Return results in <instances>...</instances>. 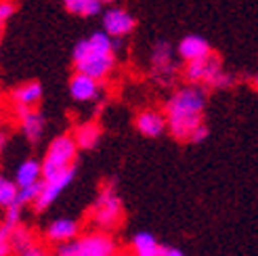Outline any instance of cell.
Returning a JSON list of instances; mask_svg holds the SVG:
<instances>
[{
	"label": "cell",
	"instance_id": "cell-1",
	"mask_svg": "<svg viewBox=\"0 0 258 256\" xmlns=\"http://www.w3.org/2000/svg\"><path fill=\"white\" fill-rule=\"evenodd\" d=\"M206 88L198 84H187L174 91L164 103V113L168 120V133L176 141H189L191 133L204 124Z\"/></svg>",
	"mask_w": 258,
	"mask_h": 256
},
{
	"label": "cell",
	"instance_id": "cell-2",
	"mask_svg": "<svg viewBox=\"0 0 258 256\" xmlns=\"http://www.w3.org/2000/svg\"><path fill=\"white\" fill-rule=\"evenodd\" d=\"M72 61H74V68L76 72L86 74L95 80H105L107 76L111 74L113 66H115V59L113 53H99L90 46L88 38L84 40H78L72 50Z\"/></svg>",
	"mask_w": 258,
	"mask_h": 256
},
{
	"label": "cell",
	"instance_id": "cell-3",
	"mask_svg": "<svg viewBox=\"0 0 258 256\" xmlns=\"http://www.w3.org/2000/svg\"><path fill=\"white\" fill-rule=\"evenodd\" d=\"M78 143L74 135H59L50 141V145L42 160V178H53L61 172H66L76 166V156H78Z\"/></svg>",
	"mask_w": 258,
	"mask_h": 256
},
{
	"label": "cell",
	"instance_id": "cell-4",
	"mask_svg": "<svg viewBox=\"0 0 258 256\" xmlns=\"http://www.w3.org/2000/svg\"><path fill=\"white\" fill-rule=\"evenodd\" d=\"M124 219L122 200L113 191V187H103L90 208V221L99 231H111Z\"/></svg>",
	"mask_w": 258,
	"mask_h": 256
},
{
	"label": "cell",
	"instance_id": "cell-5",
	"mask_svg": "<svg viewBox=\"0 0 258 256\" xmlns=\"http://www.w3.org/2000/svg\"><path fill=\"white\" fill-rule=\"evenodd\" d=\"M115 241L105 231H95L57 246L55 256H113Z\"/></svg>",
	"mask_w": 258,
	"mask_h": 256
},
{
	"label": "cell",
	"instance_id": "cell-6",
	"mask_svg": "<svg viewBox=\"0 0 258 256\" xmlns=\"http://www.w3.org/2000/svg\"><path fill=\"white\" fill-rule=\"evenodd\" d=\"M225 70H223V63H221V57L218 55H208L204 59H198V61H189L185 66V78L189 84H198V86H208L212 88L214 80L221 76Z\"/></svg>",
	"mask_w": 258,
	"mask_h": 256
},
{
	"label": "cell",
	"instance_id": "cell-7",
	"mask_svg": "<svg viewBox=\"0 0 258 256\" xmlns=\"http://www.w3.org/2000/svg\"><path fill=\"white\" fill-rule=\"evenodd\" d=\"M74 176H76V166H74V168H70V170H66V172L57 174V176H53V178H44L40 196H38V200L34 202V210L36 212L46 210L50 204H53L61 196V191L74 181Z\"/></svg>",
	"mask_w": 258,
	"mask_h": 256
},
{
	"label": "cell",
	"instance_id": "cell-8",
	"mask_svg": "<svg viewBox=\"0 0 258 256\" xmlns=\"http://www.w3.org/2000/svg\"><path fill=\"white\" fill-rule=\"evenodd\" d=\"M174 61H172V46L166 40H158L151 50V74L162 82L168 84L174 76Z\"/></svg>",
	"mask_w": 258,
	"mask_h": 256
},
{
	"label": "cell",
	"instance_id": "cell-9",
	"mask_svg": "<svg viewBox=\"0 0 258 256\" xmlns=\"http://www.w3.org/2000/svg\"><path fill=\"white\" fill-rule=\"evenodd\" d=\"M137 25V19L124 9H107L103 13V30H105L111 38H124L128 36Z\"/></svg>",
	"mask_w": 258,
	"mask_h": 256
},
{
	"label": "cell",
	"instance_id": "cell-10",
	"mask_svg": "<svg viewBox=\"0 0 258 256\" xmlns=\"http://www.w3.org/2000/svg\"><path fill=\"white\" fill-rule=\"evenodd\" d=\"M13 109H15L17 124L23 137L30 143H38L44 135V116L38 109H28V107H13Z\"/></svg>",
	"mask_w": 258,
	"mask_h": 256
},
{
	"label": "cell",
	"instance_id": "cell-11",
	"mask_svg": "<svg viewBox=\"0 0 258 256\" xmlns=\"http://www.w3.org/2000/svg\"><path fill=\"white\" fill-rule=\"evenodd\" d=\"M176 50H178V57L183 59L185 63L198 61V59H204V57L212 55L210 42L206 40L204 36H200V34H187V36H183V38H180V42H178V46H176Z\"/></svg>",
	"mask_w": 258,
	"mask_h": 256
},
{
	"label": "cell",
	"instance_id": "cell-12",
	"mask_svg": "<svg viewBox=\"0 0 258 256\" xmlns=\"http://www.w3.org/2000/svg\"><path fill=\"white\" fill-rule=\"evenodd\" d=\"M137 131L147 137V139H156L160 137L166 128H168V120H166V113L164 111H156V109H145L141 111L137 120H135Z\"/></svg>",
	"mask_w": 258,
	"mask_h": 256
},
{
	"label": "cell",
	"instance_id": "cell-13",
	"mask_svg": "<svg viewBox=\"0 0 258 256\" xmlns=\"http://www.w3.org/2000/svg\"><path fill=\"white\" fill-rule=\"evenodd\" d=\"M70 95L72 99L80 101V103H86V101H95L101 95V82L90 78L86 74L76 72L70 80Z\"/></svg>",
	"mask_w": 258,
	"mask_h": 256
},
{
	"label": "cell",
	"instance_id": "cell-14",
	"mask_svg": "<svg viewBox=\"0 0 258 256\" xmlns=\"http://www.w3.org/2000/svg\"><path fill=\"white\" fill-rule=\"evenodd\" d=\"M80 223L76 219H68V216H63V219H55L46 227V239L50 244H68V241H74L76 237H80Z\"/></svg>",
	"mask_w": 258,
	"mask_h": 256
},
{
	"label": "cell",
	"instance_id": "cell-15",
	"mask_svg": "<svg viewBox=\"0 0 258 256\" xmlns=\"http://www.w3.org/2000/svg\"><path fill=\"white\" fill-rule=\"evenodd\" d=\"M9 99L13 107H28V109H34L42 99V84L36 82V80H30V82H23L19 86H15L13 91L9 93Z\"/></svg>",
	"mask_w": 258,
	"mask_h": 256
},
{
	"label": "cell",
	"instance_id": "cell-16",
	"mask_svg": "<svg viewBox=\"0 0 258 256\" xmlns=\"http://www.w3.org/2000/svg\"><path fill=\"white\" fill-rule=\"evenodd\" d=\"M40 181H44V178H42V162L30 158V160H23L17 166V170H15V183L21 189L23 187H30V185H36V183H40Z\"/></svg>",
	"mask_w": 258,
	"mask_h": 256
},
{
	"label": "cell",
	"instance_id": "cell-17",
	"mask_svg": "<svg viewBox=\"0 0 258 256\" xmlns=\"http://www.w3.org/2000/svg\"><path fill=\"white\" fill-rule=\"evenodd\" d=\"M164 246L149 231H139L133 237V256H162Z\"/></svg>",
	"mask_w": 258,
	"mask_h": 256
},
{
	"label": "cell",
	"instance_id": "cell-18",
	"mask_svg": "<svg viewBox=\"0 0 258 256\" xmlns=\"http://www.w3.org/2000/svg\"><path fill=\"white\" fill-rule=\"evenodd\" d=\"M72 135L80 149H93L101 141V126L97 122H84L80 126H76V131Z\"/></svg>",
	"mask_w": 258,
	"mask_h": 256
},
{
	"label": "cell",
	"instance_id": "cell-19",
	"mask_svg": "<svg viewBox=\"0 0 258 256\" xmlns=\"http://www.w3.org/2000/svg\"><path fill=\"white\" fill-rule=\"evenodd\" d=\"M19 189L21 187L15 181H11V178H7V176L0 178V206L9 208V206H13V204H17Z\"/></svg>",
	"mask_w": 258,
	"mask_h": 256
},
{
	"label": "cell",
	"instance_id": "cell-20",
	"mask_svg": "<svg viewBox=\"0 0 258 256\" xmlns=\"http://www.w3.org/2000/svg\"><path fill=\"white\" fill-rule=\"evenodd\" d=\"M32 244H34V241H32V233L23 225L21 227H15L11 231V246H13V252H15V254L23 252L25 248H30Z\"/></svg>",
	"mask_w": 258,
	"mask_h": 256
},
{
	"label": "cell",
	"instance_id": "cell-21",
	"mask_svg": "<svg viewBox=\"0 0 258 256\" xmlns=\"http://www.w3.org/2000/svg\"><path fill=\"white\" fill-rule=\"evenodd\" d=\"M21 223H23V206L13 204V206L5 208V225L15 229V227H21Z\"/></svg>",
	"mask_w": 258,
	"mask_h": 256
},
{
	"label": "cell",
	"instance_id": "cell-22",
	"mask_svg": "<svg viewBox=\"0 0 258 256\" xmlns=\"http://www.w3.org/2000/svg\"><path fill=\"white\" fill-rule=\"evenodd\" d=\"M11 231L13 229L9 225H0V256H11L13 246H11Z\"/></svg>",
	"mask_w": 258,
	"mask_h": 256
},
{
	"label": "cell",
	"instance_id": "cell-23",
	"mask_svg": "<svg viewBox=\"0 0 258 256\" xmlns=\"http://www.w3.org/2000/svg\"><path fill=\"white\" fill-rule=\"evenodd\" d=\"M17 11L15 0H0V25H5Z\"/></svg>",
	"mask_w": 258,
	"mask_h": 256
},
{
	"label": "cell",
	"instance_id": "cell-24",
	"mask_svg": "<svg viewBox=\"0 0 258 256\" xmlns=\"http://www.w3.org/2000/svg\"><path fill=\"white\" fill-rule=\"evenodd\" d=\"M101 9H103L101 0H84L82 9H80V15L82 17H93V15H99Z\"/></svg>",
	"mask_w": 258,
	"mask_h": 256
},
{
	"label": "cell",
	"instance_id": "cell-25",
	"mask_svg": "<svg viewBox=\"0 0 258 256\" xmlns=\"http://www.w3.org/2000/svg\"><path fill=\"white\" fill-rule=\"evenodd\" d=\"M235 84V78H233V74H229V72H223L218 78L214 80L212 88H231Z\"/></svg>",
	"mask_w": 258,
	"mask_h": 256
},
{
	"label": "cell",
	"instance_id": "cell-26",
	"mask_svg": "<svg viewBox=\"0 0 258 256\" xmlns=\"http://www.w3.org/2000/svg\"><path fill=\"white\" fill-rule=\"evenodd\" d=\"M208 135H210L208 126H206V124H200V126L196 128V131L191 133L189 141H191V143H202V141H206V137H208Z\"/></svg>",
	"mask_w": 258,
	"mask_h": 256
},
{
	"label": "cell",
	"instance_id": "cell-27",
	"mask_svg": "<svg viewBox=\"0 0 258 256\" xmlns=\"http://www.w3.org/2000/svg\"><path fill=\"white\" fill-rule=\"evenodd\" d=\"M17 256H48V252H46L42 246L32 244L30 248H25V250H23V252H19Z\"/></svg>",
	"mask_w": 258,
	"mask_h": 256
},
{
	"label": "cell",
	"instance_id": "cell-28",
	"mask_svg": "<svg viewBox=\"0 0 258 256\" xmlns=\"http://www.w3.org/2000/svg\"><path fill=\"white\" fill-rule=\"evenodd\" d=\"M162 256H185L183 250H178V248H168V246H164V254Z\"/></svg>",
	"mask_w": 258,
	"mask_h": 256
},
{
	"label": "cell",
	"instance_id": "cell-29",
	"mask_svg": "<svg viewBox=\"0 0 258 256\" xmlns=\"http://www.w3.org/2000/svg\"><path fill=\"white\" fill-rule=\"evenodd\" d=\"M252 88L258 93V74H254V76H252Z\"/></svg>",
	"mask_w": 258,
	"mask_h": 256
},
{
	"label": "cell",
	"instance_id": "cell-30",
	"mask_svg": "<svg viewBox=\"0 0 258 256\" xmlns=\"http://www.w3.org/2000/svg\"><path fill=\"white\" fill-rule=\"evenodd\" d=\"M103 5H111V3H115V0H101Z\"/></svg>",
	"mask_w": 258,
	"mask_h": 256
},
{
	"label": "cell",
	"instance_id": "cell-31",
	"mask_svg": "<svg viewBox=\"0 0 258 256\" xmlns=\"http://www.w3.org/2000/svg\"><path fill=\"white\" fill-rule=\"evenodd\" d=\"M63 3H66V0H63Z\"/></svg>",
	"mask_w": 258,
	"mask_h": 256
}]
</instances>
